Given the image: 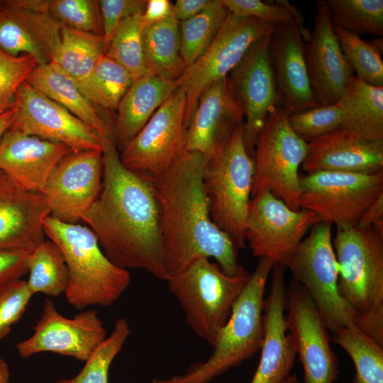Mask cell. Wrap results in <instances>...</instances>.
Listing matches in <instances>:
<instances>
[{"mask_svg": "<svg viewBox=\"0 0 383 383\" xmlns=\"http://www.w3.org/2000/svg\"><path fill=\"white\" fill-rule=\"evenodd\" d=\"M102 140L101 190L82 221L115 265L145 270L166 282L168 276L152 180L123 166L113 137Z\"/></svg>", "mask_w": 383, "mask_h": 383, "instance_id": "1", "label": "cell"}, {"mask_svg": "<svg viewBox=\"0 0 383 383\" xmlns=\"http://www.w3.org/2000/svg\"><path fill=\"white\" fill-rule=\"evenodd\" d=\"M206 159L184 149L166 170L151 178L168 278L201 257L214 259L230 276L248 272L239 263L231 238L211 220L203 179Z\"/></svg>", "mask_w": 383, "mask_h": 383, "instance_id": "2", "label": "cell"}, {"mask_svg": "<svg viewBox=\"0 0 383 383\" xmlns=\"http://www.w3.org/2000/svg\"><path fill=\"white\" fill-rule=\"evenodd\" d=\"M336 230L340 295L354 312L355 326L383 346V234L372 226Z\"/></svg>", "mask_w": 383, "mask_h": 383, "instance_id": "3", "label": "cell"}, {"mask_svg": "<svg viewBox=\"0 0 383 383\" xmlns=\"http://www.w3.org/2000/svg\"><path fill=\"white\" fill-rule=\"evenodd\" d=\"M274 265L268 258H259L206 360L192 364L182 374L152 379L151 383H210L259 352L265 333L264 294Z\"/></svg>", "mask_w": 383, "mask_h": 383, "instance_id": "4", "label": "cell"}, {"mask_svg": "<svg viewBox=\"0 0 383 383\" xmlns=\"http://www.w3.org/2000/svg\"><path fill=\"white\" fill-rule=\"evenodd\" d=\"M43 229L65 259L70 282L64 294L71 306L78 310L109 306L123 295L131 283L129 272L109 260L88 226L48 216Z\"/></svg>", "mask_w": 383, "mask_h": 383, "instance_id": "5", "label": "cell"}, {"mask_svg": "<svg viewBox=\"0 0 383 383\" xmlns=\"http://www.w3.org/2000/svg\"><path fill=\"white\" fill-rule=\"evenodd\" d=\"M250 276H230L216 262L201 257L166 282L190 328L213 346Z\"/></svg>", "mask_w": 383, "mask_h": 383, "instance_id": "6", "label": "cell"}, {"mask_svg": "<svg viewBox=\"0 0 383 383\" xmlns=\"http://www.w3.org/2000/svg\"><path fill=\"white\" fill-rule=\"evenodd\" d=\"M243 128L244 121L237 126L223 148L206 159L203 174L211 220L238 250L245 247L244 231L254 173Z\"/></svg>", "mask_w": 383, "mask_h": 383, "instance_id": "7", "label": "cell"}, {"mask_svg": "<svg viewBox=\"0 0 383 383\" xmlns=\"http://www.w3.org/2000/svg\"><path fill=\"white\" fill-rule=\"evenodd\" d=\"M289 116L282 106L273 108L257 135L251 198L268 191L289 209L299 211V169L306 155L307 143L291 128Z\"/></svg>", "mask_w": 383, "mask_h": 383, "instance_id": "8", "label": "cell"}, {"mask_svg": "<svg viewBox=\"0 0 383 383\" xmlns=\"http://www.w3.org/2000/svg\"><path fill=\"white\" fill-rule=\"evenodd\" d=\"M331 228L325 222L315 223L287 267L292 279L308 292L328 331L333 334L340 328L355 326L356 316L338 291V265Z\"/></svg>", "mask_w": 383, "mask_h": 383, "instance_id": "9", "label": "cell"}, {"mask_svg": "<svg viewBox=\"0 0 383 383\" xmlns=\"http://www.w3.org/2000/svg\"><path fill=\"white\" fill-rule=\"evenodd\" d=\"M300 209L336 229L357 226L383 194V171L373 174L318 172L300 176Z\"/></svg>", "mask_w": 383, "mask_h": 383, "instance_id": "10", "label": "cell"}, {"mask_svg": "<svg viewBox=\"0 0 383 383\" xmlns=\"http://www.w3.org/2000/svg\"><path fill=\"white\" fill-rule=\"evenodd\" d=\"M274 26L229 14L208 48L175 82L187 99L186 128L201 92L212 83L226 78L254 43Z\"/></svg>", "mask_w": 383, "mask_h": 383, "instance_id": "11", "label": "cell"}, {"mask_svg": "<svg viewBox=\"0 0 383 383\" xmlns=\"http://www.w3.org/2000/svg\"><path fill=\"white\" fill-rule=\"evenodd\" d=\"M319 221L312 211H294L265 191L250 199L245 243L254 257L268 258L287 267L304 235Z\"/></svg>", "mask_w": 383, "mask_h": 383, "instance_id": "12", "label": "cell"}, {"mask_svg": "<svg viewBox=\"0 0 383 383\" xmlns=\"http://www.w3.org/2000/svg\"><path fill=\"white\" fill-rule=\"evenodd\" d=\"M186 110L185 93L177 87L121 150L123 166L150 178L166 170L184 149Z\"/></svg>", "mask_w": 383, "mask_h": 383, "instance_id": "13", "label": "cell"}, {"mask_svg": "<svg viewBox=\"0 0 383 383\" xmlns=\"http://www.w3.org/2000/svg\"><path fill=\"white\" fill-rule=\"evenodd\" d=\"M100 150H71L51 172L43 195L50 216L77 224L98 198L103 181Z\"/></svg>", "mask_w": 383, "mask_h": 383, "instance_id": "14", "label": "cell"}, {"mask_svg": "<svg viewBox=\"0 0 383 383\" xmlns=\"http://www.w3.org/2000/svg\"><path fill=\"white\" fill-rule=\"evenodd\" d=\"M285 316L296 354L304 369V383H334L338 361L330 345L328 329L313 301L299 282L287 288Z\"/></svg>", "mask_w": 383, "mask_h": 383, "instance_id": "15", "label": "cell"}, {"mask_svg": "<svg viewBox=\"0 0 383 383\" xmlns=\"http://www.w3.org/2000/svg\"><path fill=\"white\" fill-rule=\"evenodd\" d=\"M15 119L9 129L72 150H100L103 140L91 127L24 82L18 89Z\"/></svg>", "mask_w": 383, "mask_h": 383, "instance_id": "16", "label": "cell"}, {"mask_svg": "<svg viewBox=\"0 0 383 383\" xmlns=\"http://www.w3.org/2000/svg\"><path fill=\"white\" fill-rule=\"evenodd\" d=\"M33 335L16 345L21 357L50 352L85 362L107 337L96 310L81 311L73 318L62 315L46 299Z\"/></svg>", "mask_w": 383, "mask_h": 383, "instance_id": "17", "label": "cell"}, {"mask_svg": "<svg viewBox=\"0 0 383 383\" xmlns=\"http://www.w3.org/2000/svg\"><path fill=\"white\" fill-rule=\"evenodd\" d=\"M272 29L254 43L228 76L243 109V140L252 157L257 135L269 113L280 105L268 52Z\"/></svg>", "mask_w": 383, "mask_h": 383, "instance_id": "18", "label": "cell"}, {"mask_svg": "<svg viewBox=\"0 0 383 383\" xmlns=\"http://www.w3.org/2000/svg\"><path fill=\"white\" fill-rule=\"evenodd\" d=\"M243 118L228 77L212 83L200 94L187 126L184 149L211 157L223 148Z\"/></svg>", "mask_w": 383, "mask_h": 383, "instance_id": "19", "label": "cell"}, {"mask_svg": "<svg viewBox=\"0 0 383 383\" xmlns=\"http://www.w3.org/2000/svg\"><path fill=\"white\" fill-rule=\"evenodd\" d=\"M22 18L50 62L75 81L87 77L105 54L103 35L75 30L45 11H23Z\"/></svg>", "mask_w": 383, "mask_h": 383, "instance_id": "20", "label": "cell"}, {"mask_svg": "<svg viewBox=\"0 0 383 383\" xmlns=\"http://www.w3.org/2000/svg\"><path fill=\"white\" fill-rule=\"evenodd\" d=\"M316 4L314 26L304 43V55L316 98L321 106H328L339 101L355 72L340 50L326 1Z\"/></svg>", "mask_w": 383, "mask_h": 383, "instance_id": "21", "label": "cell"}, {"mask_svg": "<svg viewBox=\"0 0 383 383\" xmlns=\"http://www.w3.org/2000/svg\"><path fill=\"white\" fill-rule=\"evenodd\" d=\"M268 52L280 106L289 115L321 106L311 85L304 42L294 21L274 26Z\"/></svg>", "mask_w": 383, "mask_h": 383, "instance_id": "22", "label": "cell"}, {"mask_svg": "<svg viewBox=\"0 0 383 383\" xmlns=\"http://www.w3.org/2000/svg\"><path fill=\"white\" fill-rule=\"evenodd\" d=\"M286 267L275 264L270 291L264 301L265 333L257 370L250 383H283L290 375L297 355L292 335L287 333Z\"/></svg>", "mask_w": 383, "mask_h": 383, "instance_id": "23", "label": "cell"}, {"mask_svg": "<svg viewBox=\"0 0 383 383\" xmlns=\"http://www.w3.org/2000/svg\"><path fill=\"white\" fill-rule=\"evenodd\" d=\"M48 216L43 193L23 189L0 170V250L33 251L45 240Z\"/></svg>", "mask_w": 383, "mask_h": 383, "instance_id": "24", "label": "cell"}, {"mask_svg": "<svg viewBox=\"0 0 383 383\" xmlns=\"http://www.w3.org/2000/svg\"><path fill=\"white\" fill-rule=\"evenodd\" d=\"M67 146L9 129L0 140V170L23 189L43 193Z\"/></svg>", "mask_w": 383, "mask_h": 383, "instance_id": "25", "label": "cell"}, {"mask_svg": "<svg viewBox=\"0 0 383 383\" xmlns=\"http://www.w3.org/2000/svg\"><path fill=\"white\" fill-rule=\"evenodd\" d=\"M301 167L306 174L379 172L383 171V140H360L338 128L307 143Z\"/></svg>", "mask_w": 383, "mask_h": 383, "instance_id": "26", "label": "cell"}, {"mask_svg": "<svg viewBox=\"0 0 383 383\" xmlns=\"http://www.w3.org/2000/svg\"><path fill=\"white\" fill-rule=\"evenodd\" d=\"M177 87L174 82L155 74H148L133 82L116 108L113 138L119 151L137 135Z\"/></svg>", "mask_w": 383, "mask_h": 383, "instance_id": "27", "label": "cell"}, {"mask_svg": "<svg viewBox=\"0 0 383 383\" xmlns=\"http://www.w3.org/2000/svg\"><path fill=\"white\" fill-rule=\"evenodd\" d=\"M26 82L91 127L101 139L113 137V128L82 94L75 79L55 63L37 65Z\"/></svg>", "mask_w": 383, "mask_h": 383, "instance_id": "28", "label": "cell"}, {"mask_svg": "<svg viewBox=\"0 0 383 383\" xmlns=\"http://www.w3.org/2000/svg\"><path fill=\"white\" fill-rule=\"evenodd\" d=\"M338 102L342 112L339 128L360 140H383V87L354 76Z\"/></svg>", "mask_w": 383, "mask_h": 383, "instance_id": "29", "label": "cell"}, {"mask_svg": "<svg viewBox=\"0 0 383 383\" xmlns=\"http://www.w3.org/2000/svg\"><path fill=\"white\" fill-rule=\"evenodd\" d=\"M143 41L152 72L175 83L187 67L181 54L179 22L174 15L143 26Z\"/></svg>", "mask_w": 383, "mask_h": 383, "instance_id": "30", "label": "cell"}, {"mask_svg": "<svg viewBox=\"0 0 383 383\" xmlns=\"http://www.w3.org/2000/svg\"><path fill=\"white\" fill-rule=\"evenodd\" d=\"M28 270L26 283L33 295L58 296L67 290L69 270L62 251L51 240H45L30 252Z\"/></svg>", "mask_w": 383, "mask_h": 383, "instance_id": "31", "label": "cell"}, {"mask_svg": "<svg viewBox=\"0 0 383 383\" xmlns=\"http://www.w3.org/2000/svg\"><path fill=\"white\" fill-rule=\"evenodd\" d=\"M133 82L122 66L104 55L92 71L76 83L82 94L94 105L116 109Z\"/></svg>", "mask_w": 383, "mask_h": 383, "instance_id": "32", "label": "cell"}, {"mask_svg": "<svg viewBox=\"0 0 383 383\" xmlns=\"http://www.w3.org/2000/svg\"><path fill=\"white\" fill-rule=\"evenodd\" d=\"M331 340L353 360L355 367L353 383H383V346L354 324L339 328Z\"/></svg>", "mask_w": 383, "mask_h": 383, "instance_id": "33", "label": "cell"}, {"mask_svg": "<svg viewBox=\"0 0 383 383\" xmlns=\"http://www.w3.org/2000/svg\"><path fill=\"white\" fill-rule=\"evenodd\" d=\"M229 14L222 0H213L196 16L179 22L181 54L187 67L208 48Z\"/></svg>", "mask_w": 383, "mask_h": 383, "instance_id": "34", "label": "cell"}, {"mask_svg": "<svg viewBox=\"0 0 383 383\" xmlns=\"http://www.w3.org/2000/svg\"><path fill=\"white\" fill-rule=\"evenodd\" d=\"M141 15L129 16L118 26L104 54L122 66L133 81L154 74L145 54Z\"/></svg>", "mask_w": 383, "mask_h": 383, "instance_id": "35", "label": "cell"}, {"mask_svg": "<svg viewBox=\"0 0 383 383\" xmlns=\"http://www.w3.org/2000/svg\"><path fill=\"white\" fill-rule=\"evenodd\" d=\"M333 26L358 35H383L382 0L326 1Z\"/></svg>", "mask_w": 383, "mask_h": 383, "instance_id": "36", "label": "cell"}, {"mask_svg": "<svg viewBox=\"0 0 383 383\" xmlns=\"http://www.w3.org/2000/svg\"><path fill=\"white\" fill-rule=\"evenodd\" d=\"M333 26L340 50L356 72L355 77L366 84L383 87L382 50L372 41H365L357 34Z\"/></svg>", "mask_w": 383, "mask_h": 383, "instance_id": "37", "label": "cell"}, {"mask_svg": "<svg viewBox=\"0 0 383 383\" xmlns=\"http://www.w3.org/2000/svg\"><path fill=\"white\" fill-rule=\"evenodd\" d=\"M131 328L125 317L116 319L109 335L85 361L81 371L74 377L57 383H109V367L122 350Z\"/></svg>", "mask_w": 383, "mask_h": 383, "instance_id": "38", "label": "cell"}, {"mask_svg": "<svg viewBox=\"0 0 383 383\" xmlns=\"http://www.w3.org/2000/svg\"><path fill=\"white\" fill-rule=\"evenodd\" d=\"M45 11L75 30L103 35L102 19L97 0H46Z\"/></svg>", "mask_w": 383, "mask_h": 383, "instance_id": "39", "label": "cell"}, {"mask_svg": "<svg viewBox=\"0 0 383 383\" xmlns=\"http://www.w3.org/2000/svg\"><path fill=\"white\" fill-rule=\"evenodd\" d=\"M5 18L0 23V50L11 56L33 57L38 65L50 62L27 26L16 16L1 9Z\"/></svg>", "mask_w": 383, "mask_h": 383, "instance_id": "40", "label": "cell"}, {"mask_svg": "<svg viewBox=\"0 0 383 383\" xmlns=\"http://www.w3.org/2000/svg\"><path fill=\"white\" fill-rule=\"evenodd\" d=\"M288 122L293 131L309 143L338 128L342 122V112L337 102L290 114Z\"/></svg>", "mask_w": 383, "mask_h": 383, "instance_id": "41", "label": "cell"}, {"mask_svg": "<svg viewBox=\"0 0 383 383\" xmlns=\"http://www.w3.org/2000/svg\"><path fill=\"white\" fill-rule=\"evenodd\" d=\"M37 65L30 55L14 57L0 50V115L14 107L18 89Z\"/></svg>", "mask_w": 383, "mask_h": 383, "instance_id": "42", "label": "cell"}, {"mask_svg": "<svg viewBox=\"0 0 383 383\" xmlns=\"http://www.w3.org/2000/svg\"><path fill=\"white\" fill-rule=\"evenodd\" d=\"M32 296L26 281L21 279L0 289V340L21 319Z\"/></svg>", "mask_w": 383, "mask_h": 383, "instance_id": "43", "label": "cell"}, {"mask_svg": "<svg viewBox=\"0 0 383 383\" xmlns=\"http://www.w3.org/2000/svg\"><path fill=\"white\" fill-rule=\"evenodd\" d=\"M231 14L257 18L272 24L293 21L291 13L282 6L261 0H222Z\"/></svg>", "mask_w": 383, "mask_h": 383, "instance_id": "44", "label": "cell"}, {"mask_svg": "<svg viewBox=\"0 0 383 383\" xmlns=\"http://www.w3.org/2000/svg\"><path fill=\"white\" fill-rule=\"evenodd\" d=\"M146 2L143 0L99 1L106 50L118 26L129 16L143 14Z\"/></svg>", "mask_w": 383, "mask_h": 383, "instance_id": "45", "label": "cell"}, {"mask_svg": "<svg viewBox=\"0 0 383 383\" xmlns=\"http://www.w3.org/2000/svg\"><path fill=\"white\" fill-rule=\"evenodd\" d=\"M29 254L21 250H0V289L28 274Z\"/></svg>", "mask_w": 383, "mask_h": 383, "instance_id": "46", "label": "cell"}, {"mask_svg": "<svg viewBox=\"0 0 383 383\" xmlns=\"http://www.w3.org/2000/svg\"><path fill=\"white\" fill-rule=\"evenodd\" d=\"M174 14V4L169 0H149L141 15L143 26L160 22Z\"/></svg>", "mask_w": 383, "mask_h": 383, "instance_id": "47", "label": "cell"}, {"mask_svg": "<svg viewBox=\"0 0 383 383\" xmlns=\"http://www.w3.org/2000/svg\"><path fill=\"white\" fill-rule=\"evenodd\" d=\"M213 0H177L174 4V15L179 22L188 20L210 6Z\"/></svg>", "mask_w": 383, "mask_h": 383, "instance_id": "48", "label": "cell"}, {"mask_svg": "<svg viewBox=\"0 0 383 383\" xmlns=\"http://www.w3.org/2000/svg\"><path fill=\"white\" fill-rule=\"evenodd\" d=\"M357 226H372L383 234V194L370 206Z\"/></svg>", "mask_w": 383, "mask_h": 383, "instance_id": "49", "label": "cell"}, {"mask_svg": "<svg viewBox=\"0 0 383 383\" xmlns=\"http://www.w3.org/2000/svg\"><path fill=\"white\" fill-rule=\"evenodd\" d=\"M275 3L282 6L292 15L293 21L296 23L304 43H306L310 38L311 30L304 26V19L300 10L290 4L287 0H277Z\"/></svg>", "mask_w": 383, "mask_h": 383, "instance_id": "50", "label": "cell"}, {"mask_svg": "<svg viewBox=\"0 0 383 383\" xmlns=\"http://www.w3.org/2000/svg\"><path fill=\"white\" fill-rule=\"evenodd\" d=\"M16 115L15 106L0 115V140L4 133L11 128Z\"/></svg>", "mask_w": 383, "mask_h": 383, "instance_id": "51", "label": "cell"}, {"mask_svg": "<svg viewBox=\"0 0 383 383\" xmlns=\"http://www.w3.org/2000/svg\"><path fill=\"white\" fill-rule=\"evenodd\" d=\"M9 369L6 362L1 358H0V383H9Z\"/></svg>", "mask_w": 383, "mask_h": 383, "instance_id": "52", "label": "cell"}, {"mask_svg": "<svg viewBox=\"0 0 383 383\" xmlns=\"http://www.w3.org/2000/svg\"><path fill=\"white\" fill-rule=\"evenodd\" d=\"M283 383H299V379L296 374H291Z\"/></svg>", "mask_w": 383, "mask_h": 383, "instance_id": "53", "label": "cell"}, {"mask_svg": "<svg viewBox=\"0 0 383 383\" xmlns=\"http://www.w3.org/2000/svg\"><path fill=\"white\" fill-rule=\"evenodd\" d=\"M4 18H5V14L4 11L0 9V23L2 22Z\"/></svg>", "mask_w": 383, "mask_h": 383, "instance_id": "54", "label": "cell"}]
</instances>
